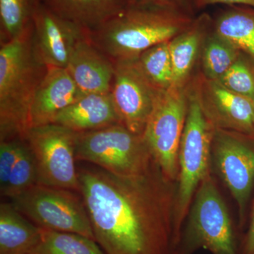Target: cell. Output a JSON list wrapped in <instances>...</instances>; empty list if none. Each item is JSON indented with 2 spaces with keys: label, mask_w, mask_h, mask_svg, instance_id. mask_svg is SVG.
<instances>
[{
  "label": "cell",
  "mask_w": 254,
  "mask_h": 254,
  "mask_svg": "<svg viewBox=\"0 0 254 254\" xmlns=\"http://www.w3.org/2000/svg\"><path fill=\"white\" fill-rule=\"evenodd\" d=\"M79 193L95 240L106 254H172L177 187L154 162L120 176L95 167L78 170Z\"/></svg>",
  "instance_id": "obj_1"
},
{
  "label": "cell",
  "mask_w": 254,
  "mask_h": 254,
  "mask_svg": "<svg viewBox=\"0 0 254 254\" xmlns=\"http://www.w3.org/2000/svg\"><path fill=\"white\" fill-rule=\"evenodd\" d=\"M195 16L157 6L130 4L104 24L89 31V39L113 60L138 58L152 47L171 41Z\"/></svg>",
  "instance_id": "obj_2"
},
{
  "label": "cell",
  "mask_w": 254,
  "mask_h": 254,
  "mask_svg": "<svg viewBox=\"0 0 254 254\" xmlns=\"http://www.w3.org/2000/svg\"><path fill=\"white\" fill-rule=\"evenodd\" d=\"M32 33L1 43L0 141L26 137L32 102L48 69L35 55Z\"/></svg>",
  "instance_id": "obj_3"
},
{
  "label": "cell",
  "mask_w": 254,
  "mask_h": 254,
  "mask_svg": "<svg viewBox=\"0 0 254 254\" xmlns=\"http://www.w3.org/2000/svg\"><path fill=\"white\" fill-rule=\"evenodd\" d=\"M189 88L188 111L179 150V176L173 209V252L180 241L195 193L210 173L213 128L205 118L198 98Z\"/></svg>",
  "instance_id": "obj_4"
},
{
  "label": "cell",
  "mask_w": 254,
  "mask_h": 254,
  "mask_svg": "<svg viewBox=\"0 0 254 254\" xmlns=\"http://www.w3.org/2000/svg\"><path fill=\"white\" fill-rule=\"evenodd\" d=\"M187 218L172 254H193L198 249L212 254H239L236 232L211 173L198 187Z\"/></svg>",
  "instance_id": "obj_5"
},
{
  "label": "cell",
  "mask_w": 254,
  "mask_h": 254,
  "mask_svg": "<svg viewBox=\"0 0 254 254\" xmlns=\"http://www.w3.org/2000/svg\"><path fill=\"white\" fill-rule=\"evenodd\" d=\"M76 158L120 176L144 173L155 162L143 136L121 124L76 133Z\"/></svg>",
  "instance_id": "obj_6"
},
{
  "label": "cell",
  "mask_w": 254,
  "mask_h": 254,
  "mask_svg": "<svg viewBox=\"0 0 254 254\" xmlns=\"http://www.w3.org/2000/svg\"><path fill=\"white\" fill-rule=\"evenodd\" d=\"M10 199L15 208L37 226L95 240L83 200L71 190L37 184Z\"/></svg>",
  "instance_id": "obj_7"
},
{
  "label": "cell",
  "mask_w": 254,
  "mask_h": 254,
  "mask_svg": "<svg viewBox=\"0 0 254 254\" xmlns=\"http://www.w3.org/2000/svg\"><path fill=\"white\" fill-rule=\"evenodd\" d=\"M188 105V85L160 92L143 135L153 160L174 183L178 180L179 150Z\"/></svg>",
  "instance_id": "obj_8"
},
{
  "label": "cell",
  "mask_w": 254,
  "mask_h": 254,
  "mask_svg": "<svg viewBox=\"0 0 254 254\" xmlns=\"http://www.w3.org/2000/svg\"><path fill=\"white\" fill-rule=\"evenodd\" d=\"M76 133L55 123L28 129L25 139L36 160L38 185L79 191Z\"/></svg>",
  "instance_id": "obj_9"
},
{
  "label": "cell",
  "mask_w": 254,
  "mask_h": 254,
  "mask_svg": "<svg viewBox=\"0 0 254 254\" xmlns=\"http://www.w3.org/2000/svg\"><path fill=\"white\" fill-rule=\"evenodd\" d=\"M211 154L222 180L238 207L243 227L254 190V137L213 129Z\"/></svg>",
  "instance_id": "obj_10"
},
{
  "label": "cell",
  "mask_w": 254,
  "mask_h": 254,
  "mask_svg": "<svg viewBox=\"0 0 254 254\" xmlns=\"http://www.w3.org/2000/svg\"><path fill=\"white\" fill-rule=\"evenodd\" d=\"M160 91L147 78L138 58L115 62L111 93L122 125L143 136Z\"/></svg>",
  "instance_id": "obj_11"
},
{
  "label": "cell",
  "mask_w": 254,
  "mask_h": 254,
  "mask_svg": "<svg viewBox=\"0 0 254 254\" xmlns=\"http://www.w3.org/2000/svg\"><path fill=\"white\" fill-rule=\"evenodd\" d=\"M205 118L213 129L254 137V102L201 73L190 80Z\"/></svg>",
  "instance_id": "obj_12"
},
{
  "label": "cell",
  "mask_w": 254,
  "mask_h": 254,
  "mask_svg": "<svg viewBox=\"0 0 254 254\" xmlns=\"http://www.w3.org/2000/svg\"><path fill=\"white\" fill-rule=\"evenodd\" d=\"M89 31L42 3L35 15L32 33L37 59L47 67L66 68L76 46L89 36Z\"/></svg>",
  "instance_id": "obj_13"
},
{
  "label": "cell",
  "mask_w": 254,
  "mask_h": 254,
  "mask_svg": "<svg viewBox=\"0 0 254 254\" xmlns=\"http://www.w3.org/2000/svg\"><path fill=\"white\" fill-rule=\"evenodd\" d=\"M84 95L66 68L48 67L32 102L30 128L53 123L58 113Z\"/></svg>",
  "instance_id": "obj_14"
},
{
  "label": "cell",
  "mask_w": 254,
  "mask_h": 254,
  "mask_svg": "<svg viewBox=\"0 0 254 254\" xmlns=\"http://www.w3.org/2000/svg\"><path fill=\"white\" fill-rule=\"evenodd\" d=\"M66 69L84 94L111 91L115 63L91 43L89 36L78 43Z\"/></svg>",
  "instance_id": "obj_15"
},
{
  "label": "cell",
  "mask_w": 254,
  "mask_h": 254,
  "mask_svg": "<svg viewBox=\"0 0 254 254\" xmlns=\"http://www.w3.org/2000/svg\"><path fill=\"white\" fill-rule=\"evenodd\" d=\"M53 123L83 133L118 125L121 121L111 93H107L83 95L58 113Z\"/></svg>",
  "instance_id": "obj_16"
},
{
  "label": "cell",
  "mask_w": 254,
  "mask_h": 254,
  "mask_svg": "<svg viewBox=\"0 0 254 254\" xmlns=\"http://www.w3.org/2000/svg\"><path fill=\"white\" fill-rule=\"evenodd\" d=\"M213 18L202 14L190 27L169 43L173 70V86L185 87L191 80V73L201 53L205 36L212 27Z\"/></svg>",
  "instance_id": "obj_17"
},
{
  "label": "cell",
  "mask_w": 254,
  "mask_h": 254,
  "mask_svg": "<svg viewBox=\"0 0 254 254\" xmlns=\"http://www.w3.org/2000/svg\"><path fill=\"white\" fill-rule=\"evenodd\" d=\"M131 0H43L55 14L93 31L121 12Z\"/></svg>",
  "instance_id": "obj_18"
},
{
  "label": "cell",
  "mask_w": 254,
  "mask_h": 254,
  "mask_svg": "<svg viewBox=\"0 0 254 254\" xmlns=\"http://www.w3.org/2000/svg\"><path fill=\"white\" fill-rule=\"evenodd\" d=\"M41 227L10 203L0 204V254H30L41 240Z\"/></svg>",
  "instance_id": "obj_19"
},
{
  "label": "cell",
  "mask_w": 254,
  "mask_h": 254,
  "mask_svg": "<svg viewBox=\"0 0 254 254\" xmlns=\"http://www.w3.org/2000/svg\"><path fill=\"white\" fill-rule=\"evenodd\" d=\"M212 26L254 63V8L232 5L213 18Z\"/></svg>",
  "instance_id": "obj_20"
},
{
  "label": "cell",
  "mask_w": 254,
  "mask_h": 254,
  "mask_svg": "<svg viewBox=\"0 0 254 254\" xmlns=\"http://www.w3.org/2000/svg\"><path fill=\"white\" fill-rule=\"evenodd\" d=\"M241 54L240 50L230 41L217 34L212 26L202 46L200 73L207 79L218 81Z\"/></svg>",
  "instance_id": "obj_21"
},
{
  "label": "cell",
  "mask_w": 254,
  "mask_h": 254,
  "mask_svg": "<svg viewBox=\"0 0 254 254\" xmlns=\"http://www.w3.org/2000/svg\"><path fill=\"white\" fill-rule=\"evenodd\" d=\"M43 0H0L1 43L22 37L33 30Z\"/></svg>",
  "instance_id": "obj_22"
},
{
  "label": "cell",
  "mask_w": 254,
  "mask_h": 254,
  "mask_svg": "<svg viewBox=\"0 0 254 254\" xmlns=\"http://www.w3.org/2000/svg\"><path fill=\"white\" fill-rule=\"evenodd\" d=\"M39 243L30 254H106L93 239L73 232L41 228Z\"/></svg>",
  "instance_id": "obj_23"
},
{
  "label": "cell",
  "mask_w": 254,
  "mask_h": 254,
  "mask_svg": "<svg viewBox=\"0 0 254 254\" xmlns=\"http://www.w3.org/2000/svg\"><path fill=\"white\" fill-rule=\"evenodd\" d=\"M170 41L152 47L138 58L142 71L150 83L160 91L173 84V70L170 53Z\"/></svg>",
  "instance_id": "obj_24"
},
{
  "label": "cell",
  "mask_w": 254,
  "mask_h": 254,
  "mask_svg": "<svg viewBox=\"0 0 254 254\" xmlns=\"http://www.w3.org/2000/svg\"><path fill=\"white\" fill-rule=\"evenodd\" d=\"M38 184L36 160L25 138L20 142L18 156L10 175L7 188L1 196L11 197Z\"/></svg>",
  "instance_id": "obj_25"
},
{
  "label": "cell",
  "mask_w": 254,
  "mask_h": 254,
  "mask_svg": "<svg viewBox=\"0 0 254 254\" xmlns=\"http://www.w3.org/2000/svg\"><path fill=\"white\" fill-rule=\"evenodd\" d=\"M218 81L230 91L254 102V63L243 53Z\"/></svg>",
  "instance_id": "obj_26"
},
{
  "label": "cell",
  "mask_w": 254,
  "mask_h": 254,
  "mask_svg": "<svg viewBox=\"0 0 254 254\" xmlns=\"http://www.w3.org/2000/svg\"><path fill=\"white\" fill-rule=\"evenodd\" d=\"M22 138L0 141V192L4 194L9 184L10 175L17 159L18 148Z\"/></svg>",
  "instance_id": "obj_27"
},
{
  "label": "cell",
  "mask_w": 254,
  "mask_h": 254,
  "mask_svg": "<svg viewBox=\"0 0 254 254\" xmlns=\"http://www.w3.org/2000/svg\"><path fill=\"white\" fill-rule=\"evenodd\" d=\"M131 2L157 6L194 16V0H131Z\"/></svg>",
  "instance_id": "obj_28"
},
{
  "label": "cell",
  "mask_w": 254,
  "mask_h": 254,
  "mask_svg": "<svg viewBox=\"0 0 254 254\" xmlns=\"http://www.w3.org/2000/svg\"><path fill=\"white\" fill-rule=\"evenodd\" d=\"M239 254H254V195L248 228L240 241Z\"/></svg>",
  "instance_id": "obj_29"
},
{
  "label": "cell",
  "mask_w": 254,
  "mask_h": 254,
  "mask_svg": "<svg viewBox=\"0 0 254 254\" xmlns=\"http://www.w3.org/2000/svg\"><path fill=\"white\" fill-rule=\"evenodd\" d=\"M217 4H227L229 6L237 5L254 8V0H194L195 10L202 9L209 5Z\"/></svg>",
  "instance_id": "obj_30"
}]
</instances>
